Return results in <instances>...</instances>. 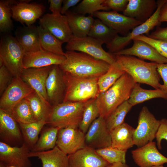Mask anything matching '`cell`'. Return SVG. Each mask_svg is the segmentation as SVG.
Instances as JSON below:
<instances>
[{"label":"cell","instance_id":"1","mask_svg":"<svg viewBox=\"0 0 167 167\" xmlns=\"http://www.w3.org/2000/svg\"><path fill=\"white\" fill-rule=\"evenodd\" d=\"M66 58L59 65L64 72L84 78H97L105 73L110 65L104 61L96 59L82 52L66 51Z\"/></svg>","mask_w":167,"mask_h":167},{"label":"cell","instance_id":"2","mask_svg":"<svg viewBox=\"0 0 167 167\" xmlns=\"http://www.w3.org/2000/svg\"><path fill=\"white\" fill-rule=\"evenodd\" d=\"M113 55L120 68L136 83L146 84L155 89H159L161 77L157 70V63L146 62L131 56Z\"/></svg>","mask_w":167,"mask_h":167},{"label":"cell","instance_id":"3","mask_svg":"<svg viewBox=\"0 0 167 167\" xmlns=\"http://www.w3.org/2000/svg\"><path fill=\"white\" fill-rule=\"evenodd\" d=\"M136 83L125 72L109 88L96 98L100 116L105 118L111 112L129 99Z\"/></svg>","mask_w":167,"mask_h":167},{"label":"cell","instance_id":"4","mask_svg":"<svg viewBox=\"0 0 167 167\" xmlns=\"http://www.w3.org/2000/svg\"><path fill=\"white\" fill-rule=\"evenodd\" d=\"M66 90L63 102H85L99 94L98 78H84L64 72Z\"/></svg>","mask_w":167,"mask_h":167},{"label":"cell","instance_id":"5","mask_svg":"<svg viewBox=\"0 0 167 167\" xmlns=\"http://www.w3.org/2000/svg\"><path fill=\"white\" fill-rule=\"evenodd\" d=\"M86 102H63L52 106L47 124L60 128L78 127Z\"/></svg>","mask_w":167,"mask_h":167},{"label":"cell","instance_id":"6","mask_svg":"<svg viewBox=\"0 0 167 167\" xmlns=\"http://www.w3.org/2000/svg\"><path fill=\"white\" fill-rule=\"evenodd\" d=\"M24 51L15 37L6 34L1 38L0 58L14 77L20 76L24 69Z\"/></svg>","mask_w":167,"mask_h":167},{"label":"cell","instance_id":"7","mask_svg":"<svg viewBox=\"0 0 167 167\" xmlns=\"http://www.w3.org/2000/svg\"><path fill=\"white\" fill-rule=\"evenodd\" d=\"M167 0H158L156 1L157 8L152 15L146 21L136 26L125 36H120L118 35L110 43L106 45L109 52L113 54L123 49L130 43L133 38L143 34L149 35L150 31L156 26H158L161 23L159 21L160 9Z\"/></svg>","mask_w":167,"mask_h":167},{"label":"cell","instance_id":"8","mask_svg":"<svg viewBox=\"0 0 167 167\" xmlns=\"http://www.w3.org/2000/svg\"><path fill=\"white\" fill-rule=\"evenodd\" d=\"M103 44L102 42L88 36L79 37L73 35L67 43L65 49L67 51L84 53L111 65L115 62L113 55L104 49L102 46Z\"/></svg>","mask_w":167,"mask_h":167},{"label":"cell","instance_id":"9","mask_svg":"<svg viewBox=\"0 0 167 167\" xmlns=\"http://www.w3.org/2000/svg\"><path fill=\"white\" fill-rule=\"evenodd\" d=\"M160 124V120L156 118L147 106L143 107L139 113L138 125L133 134L134 145L139 148L153 141Z\"/></svg>","mask_w":167,"mask_h":167},{"label":"cell","instance_id":"10","mask_svg":"<svg viewBox=\"0 0 167 167\" xmlns=\"http://www.w3.org/2000/svg\"><path fill=\"white\" fill-rule=\"evenodd\" d=\"M34 91L20 76L14 77L0 99V109L9 113L19 102Z\"/></svg>","mask_w":167,"mask_h":167},{"label":"cell","instance_id":"11","mask_svg":"<svg viewBox=\"0 0 167 167\" xmlns=\"http://www.w3.org/2000/svg\"><path fill=\"white\" fill-rule=\"evenodd\" d=\"M64 73L59 65L52 66L46 80V88L48 102L52 106L64 101L66 90Z\"/></svg>","mask_w":167,"mask_h":167},{"label":"cell","instance_id":"12","mask_svg":"<svg viewBox=\"0 0 167 167\" xmlns=\"http://www.w3.org/2000/svg\"><path fill=\"white\" fill-rule=\"evenodd\" d=\"M56 146L68 155L85 147V134L78 127H68L59 130Z\"/></svg>","mask_w":167,"mask_h":167},{"label":"cell","instance_id":"13","mask_svg":"<svg viewBox=\"0 0 167 167\" xmlns=\"http://www.w3.org/2000/svg\"><path fill=\"white\" fill-rule=\"evenodd\" d=\"M30 148L24 142L19 147L0 142V161L6 166L32 167L28 154Z\"/></svg>","mask_w":167,"mask_h":167},{"label":"cell","instance_id":"14","mask_svg":"<svg viewBox=\"0 0 167 167\" xmlns=\"http://www.w3.org/2000/svg\"><path fill=\"white\" fill-rule=\"evenodd\" d=\"M93 16L101 20L118 33L124 35H127L130 30L143 24L113 11H98L94 13Z\"/></svg>","mask_w":167,"mask_h":167},{"label":"cell","instance_id":"15","mask_svg":"<svg viewBox=\"0 0 167 167\" xmlns=\"http://www.w3.org/2000/svg\"><path fill=\"white\" fill-rule=\"evenodd\" d=\"M40 26L52 34L63 43L68 42L73 36L65 15H55L47 13L39 19Z\"/></svg>","mask_w":167,"mask_h":167},{"label":"cell","instance_id":"16","mask_svg":"<svg viewBox=\"0 0 167 167\" xmlns=\"http://www.w3.org/2000/svg\"><path fill=\"white\" fill-rule=\"evenodd\" d=\"M29 1H15L11 6L12 18L27 26L33 25L42 15L45 10L42 4L30 3Z\"/></svg>","mask_w":167,"mask_h":167},{"label":"cell","instance_id":"17","mask_svg":"<svg viewBox=\"0 0 167 167\" xmlns=\"http://www.w3.org/2000/svg\"><path fill=\"white\" fill-rule=\"evenodd\" d=\"M85 143L95 150L111 146L110 132L104 118L99 116L92 123L85 134Z\"/></svg>","mask_w":167,"mask_h":167},{"label":"cell","instance_id":"18","mask_svg":"<svg viewBox=\"0 0 167 167\" xmlns=\"http://www.w3.org/2000/svg\"><path fill=\"white\" fill-rule=\"evenodd\" d=\"M131 153L134 162L139 167L157 166L167 163V157L159 152L153 141L132 150Z\"/></svg>","mask_w":167,"mask_h":167},{"label":"cell","instance_id":"19","mask_svg":"<svg viewBox=\"0 0 167 167\" xmlns=\"http://www.w3.org/2000/svg\"><path fill=\"white\" fill-rule=\"evenodd\" d=\"M52 66L24 69L20 76L24 82L48 102L46 83Z\"/></svg>","mask_w":167,"mask_h":167},{"label":"cell","instance_id":"20","mask_svg":"<svg viewBox=\"0 0 167 167\" xmlns=\"http://www.w3.org/2000/svg\"><path fill=\"white\" fill-rule=\"evenodd\" d=\"M66 58L63 55L48 52L43 49L25 53L23 59L24 69L43 67L52 65H60Z\"/></svg>","mask_w":167,"mask_h":167},{"label":"cell","instance_id":"21","mask_svg":"<svg viewBox=\"0 0 167 167\" xmlns=\"http://www.w3.org/2000/svg\"><path fill=\"white\" fill-rule=\"evenodd\" d=\"M132 40L133 44L131 47L112 54L136 56L140 59L149 60L157 64L167 63V59L161 55L149 44L138 39H133Z\"/></svg>","mask_w":167,"mask_h":167},{"label":"cell","instance_id":"22","mask_svg":"<svg viewBox=\"0 0 167 167\" xmlns=\"http://www.w3.org/2000/svg\"><path fill=\"white\" fill-rule=\"evenodd\" d=\"M68 157L69 167H106L109 164L95 149L86 146Z\"/></svg>","mask_w":167,"mask_h":167},{"label":"cell","instance_id":"23","mask_svg":"<svg viewBox=\"0 0 167 167\" xmlns=\"http://www.w3.org/2000/svg\"><path fill=\"white\" fill-rule=\"evenodd\" d=\"M157 7L155 0H129L123 14L143 23L152 15Z\"/></svg>","mask_w":167,"mask_h":167},{"label":"cell","instance_id":"24","mask_svg":"<svg viewBox=\"0 0 167 167\" xmlns=\"http://www.w3.org/2000/svg\"><path fill=\"white\" fill-rule=\"evenodd\" d=\"M18 123L10 113L0 109V136L2 142L10 145L22 140V135Z\"/></svg>","mask_w":167,"mask_h":167},{"label":"cell","instance_id":"25","mask_svg":"<svg viewBox=\"0 0 167 167\" xmlns=\"http://www.w3.org/2000/svg\"><path fill=\"white\" fill-rule=\"evenodd\" d=\"M15 35L25 53L43 49L37 26L33 24L19 27L16 31Z\"/></svg>","mask_w":167,"mask_h":167},{"label":"cell","instance_id":"26","mask_svg":"<svg viewBox=\"0 0 167 167\" xmlns=\"http://www.w3.org/2000/svg\"><path fill=\"white\" fill-rule=\"evenodd\" d=\"M135 128L127 123L124 122L110 132L111 147L126 151L134 145L133 135Z\"/></svg>","mask_w":167,"mask_h":167},{"label":"cell","instance_id":"27","mask_svg":"<svg viewBox=\"0 0 167 167\" xmlns=\"http://www.w3.org/2000/svg\"><path fill=\"white\" fill-rule=\"evenodd\" d=\"M30 157H37L41 161L42 167H69L68 155L56 146L53 149L42 152H32Z\"/></svg>","mask_w":167,"mask_h":167},{"label":"cell","instance_id":"28","mask_svg":"<svg viewBox=\"0 0 167 167\" xmlns=\"http://www.w3.org/2000/svg\"><path fill=\"white\" fill-rule=\"evenodd\" d=\"M73 36L84 37L88 36L95 19L92 15L86 16L68 10L65 14Z\"/></svg>","mask_w":167,"mask_h":167},{"label":"cell","instance_id":"29","mask_svg":"<svg viewBox=\"0 0 167 167\" xmlns=\"http://www.w3.org/2000/svg\"><path fill=\"white\" fill-rule=\"evenodd\" d=\"M28 102L37 121L47 122L52 106L34 91L25 98Z\"/></svg>","mask_w":167,"mask_h":167},{"label":"cell","instance_id":"30","mask_svg":"<svg viewBox=\"0 0 167 167\" xmlns=\"http://www.w3.org/2000/svg\"><path fill=\"white\" fill-rule=\"evenodd\" d=\"M156 98L167 100V94L160 89L148 90L143 88L136 83L128 101L133 106L145 101Z\"/></svg>","mask_w":167,"mask_h":167},{"label":"cell","instance_id":"31","mask_svg":"<svg viewBox=\"0 0 167 167\" xmlns=\"http://www.w3.org/2000/svg\"><path fill=\"white\" fill-rule=\"evenodd\" d=\"M118 35L116 32L110 28L97 18L95 19L88 36L107 45L111 43Z\"/></svg>","mask_w":167,"mask_h":167},{"label":"cell","instance_id":"32","mask_svg":"<svg viewBox=\"0 0 167 167\" xmlns=\"http://www.w3.org/2000/svg\"><path fill=\"white\" fill-rule=\"evenodd\" d=\"M60 129L58 127L50 126L45 129L31 151L42 152L54 148L56 146L58 134Z\"/></svg>","mask_w":167,"mask_h":167},{"label":"cell","instance_id":"33","mask_svg":"<svg viewBox=\"0 0 167 167\" xmlns=\"http://www.w3.org/2000/svg\"><path fill=\"white\" fill-rule=\"evenodd\" d=\"M42 49L54 54L65 56L62 49L63 43L49 32L41 26H37Z\"/></svg>","mask_w":167,"mask_h":167},{"label":"cell","instance_id":"34","mask_svg":"<svg viewBox=\"0 0 167 167\" xmlns=\"http://www.w3.org/2000/svg\"><path fill=\"white\" fill-rule=\"evenodd\" d=\"M45 121H37L28 124H19L21 131L23 139L31 150L37 143L39 135L45 125Z\"/></svg>","mask_w":167,"mask_h":167},{"label":"cell","instance_id":"35","mask_svg":"<svg viewBox=\"0 0 167 167\" xmlns=\"http://www.w3.org/2000/svg\"><path fill=\"white\" fill-rule=\"evenodd\" d=\"M9 113L18 124H28L37 121L25 98L17 104Z\"/></svg>","mask_w":167,"mask_h":167},{"label":"cell","instance_id":"36","mask_svg":"<svg viewBox=\"0 0 167 167\" xmlns=\"http://www.w3.org/2000/svg\"><path fill=\"white\" fill-rule=\"evenodd\" d=\"M125 72L116 62L110 65L107 71L98 78V85L100 93L107 90Z\"/></svg>","mask_w":167,"mask_h":167},{"label":"cell","instance_id":"37","mask_svg":"<svg viewBox=\"0 0 167 167\" xmlns=\"http://www.w3.org/2000/svg\"><path fill=\"white\" fill-rule=\"evenodd\" d=\"M100 116V113L96 98L86 101L79 128L85 134L92 123Z\"/></svg>","mask_w":167,"mask_h":167},{"label":"cell","instance_id":"38","mask_svg":"<svg viewBox=\"0 0 167 167\" xmlns=\"http://www.w3.org/2000/svg\"><path fill=\"white\" fill-rule=\"evenodd\" d=\"M133 106L126 101L111 112L105 119L107 127L110 132L124 122L127 113Z\"/></svg>","mask_w":167,"mask_h":167},{"label":"cell","instance_id":"39","mask_svg":"<svg viewBox=\"0 0 167 167\" xmlns=\"http://www.w3.org/2000/svg\"><path fill=\"white\" fill-rule=\"evenodd\" d=\"M14 0L0 1V31L7 32L13 28L11 6Z\"/></svg>","mask_w":167,"mask_h":167},{"label":"cell","instance_id":"40","mask_svg":"<svg viewBox=\"0 0 167 167\" xmlns=\"http://www.w3.org/2000/svg\"><path fill=\"white\" fill-rule=\"evenodd\" d=\"M97 154L109 164L126 163V151L113 148L111 146L96 149Z\"/></svg>","mask_w":167,"mask_h":167},{"label":"cell","instance_id":"41","mask_svg":"<svg viewBox=\"0 0 167 167\" xmlns=\"http://www.w3.org/2000/svg\"><path fill=\"white\" fill-rule=\"evenodd\" d=\"M104 0H83L74 8V12L83 15H93L100 10L108 11L109 10L103 5Z\"/></svg>","mask_w":167,"mask_h":167},{"label":"cell","instance_id":"42","mask_svg":"<svg viewBox=\"0 0 167 167\" xmlns=\"http://www.w3.org/2000/svg\"><path fill=\"white\" fill-rule=\"evenodd\" d=\"M133 39L143 41L152 46L162 56L167 59V41L154 39L142 34Z\"/></svg>","mask_w":167,"mask_h":167},{"label":"cell","instance_id":"43","mask_svg":"<svg viewBox=\"0 0 167 167\" xmlns=\"http://www.w3.org/2000/svg\"><path fill=\"white\" fill-rule=\"evenodd\" d=\"M14 77L4 65L0 67V95L11 83Z\"/></svg>","mask_w":167,"mask_h":167},{"label":"cell","instance_id":"44","mask_svg":"<svg viewBox=\"0 0 167 167\" xmlns=\"http://www.w3.org/2000/svg\"><path fill=\"white\" fill-rule=\"evenodd\" d=\"M129 0H104L103 5L109 10L118 12L123 11L129 2Z\"/></svg>","mask_w":167,"mask_h":167},{"label":"cell","instance_id":"45","mask_svg":"<svg viewBox=\"0 0 167 167\" xmlns=\"http://www.w3.org/2000/svg\"><path fill=\"white\" fill-rule=\"evenodd\" d=\"M155 138L159 149L162 148L161 142L162 139L167 141V119L163 118L160 120V124L156 132Z\"/></svg>","mask_w":167,"mask_h":167},{"label":"cell","instance_id":"46","mask_svg":"<svg viewBox=\"0 0 167 167\" xmlns=\"http://www.w3.org/2000/svg\"><path fill=\"white\" fill-rule=\"evenodd\" d=\"M157 69L163 82V84H161L159 89L167 94V63L158 64Z\"/></svg>","mask_w":167,"mask_h":167},{"label":"cell","instance_id":"47","mask_svg":"<svg viewBox=\"0 0 167 167\" xmlns=\"http://www.w3.org/2000/svg\"><path fill=\"white\" fill-rule=\"evenodd\" d=\"M148 36L154 39L167 41V27L162 28L157 26L155 31L149 34Z\"/></svg>","mask_w":167,"mask_h":167},{"label":"cell","instance_id":"48","mask_svg":"<svg viewBox=\"0 0 167 167\" xmlns=\"http://www.w3.org/2000/svg\"><path fill=\"white\" fill-rule=\"evenodd\" d=\"M63 0H49V9L55 15L61 14L62 4Z\"/></svg>","mask_w":167,"mask_h":167},{"label":"cell","instance_id":"49","mask_svg":"<svg viewBox=\"0 0 167 167\" xmlns=\"http://www.w3.org/2000/svg\"><path fill=\"white\" fill-rule=\"evenodd\" d=\"M80 1V0H63V5L61 9V14L64 15L71 7L74 6Z\"/></svg>","mask_w":167,"mask_h":167},{"label":"cell","instance_id":"50","mask_svg":"<svg viewBox=\"0 0 167 167\" xmlns=\"http://www.w3.org/2000/svg\"><path fill=\"white\" fill-rule=\"evenodd\" d=\"M159 21L161 23L167 22V0L160 9Z\"/></svg>","mask_w":167,"mask_h":167},{"label":"cell","instance_id":"51","mask_svg":"<svg viewBox=\"0 0 167 167\" xmlns=\"http://www.w3.org/2000/svg\"><path fill=\"white\" fill-rule=\"evenodd\" d=\"M106 167H129V166L126 163H118L109 164Z\"/></svg>","mask_w":167,"mask_h":167},{"label":"cell","instance_id":"52","mask_svg":"<svg viewBox=\"0 0 167 167\" xmlns=\"http://www.w3.org/2000/svg\"><path fill=\"white\" fill-rule=\"evenodd\" d=\"M6 165L3 162L0 161V167H6Z\"/></svg>","mask_w":167,"mask_h":167},{"label":"cell","instance_id":"53","mask_svg":"<svg viewBox=\"0 0 167 167\" xmlns=\"http://www.w3.org/2000/svg\"><path fill=\"white\" fill-rule=\"evenodd\" d=\"M152 167H164L163 165H161L159 166H153Z\"/></svg>","mask_w":167,"mask_h":167},{"label":"cell","instance_id":"54","mask_svg":"<svg viewBox=\"0 0 167 167\" xmlns=\"http://www.w3.org/2000/svg\"><path fill=\"white\" fill-rule=\"evenodd\" d=\"M6 167H16L13 166H7Z\"/></svg>","mask_w":167,"mask_h":167}]
</instances>
